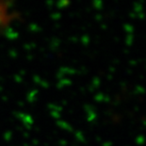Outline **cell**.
Here are the masks:
<instances>
[]
</instances>
